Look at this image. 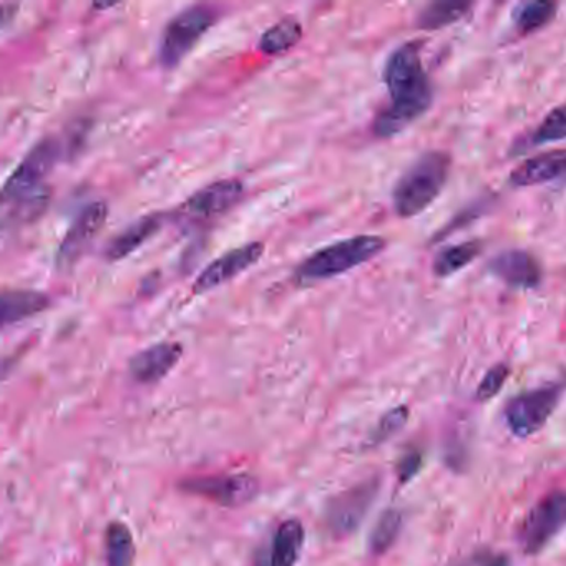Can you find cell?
I'll return each mask as SVG.
<instances>
[{"instance_id": "6da1fadb", "label": "cell", "mask_w": 566, "mask_h": 566, "mask_svg": "<svg viewBox=\"0 0 566 566\" xmlns=\"http://www.w3.org/2000/svg\"><path fill=\"white\" fill-rule=\"evenodd\" d=\"M384 81L391 104L375 119L374 133L381 139H391L424 116L434 97L418 42L402 44L389 55Z\"/></svg>"}, {"instance_id": "7a4b0ae2", "label": "cell", "mask_w": 566, "mask_h": 566, "mask_svg": "<svg viewBox=\"0 0 566 566\" xmlns=\"http://www.w3.org/2000/svg\"><path fill=\"white\" fill-rule=\"evenodd\" d=\"M450 173V156L444 152H427L415 160L395 183L392 199L401 218L421 215L437 199Z\"/></svg>"}, {"instance_id": "3957f363", "label": "cell", "mask_w": 566, "mask_h": 566, "mask_svg": "<svg viewBox=\"0 0 566 566\" xmlns=\"http://www.w3.org/2000/svg\"><path fill=\"white\" fill-rule=\"evenodd\" d=\"M384 248V238L374 237V235H359V237L337 241L306 258L297 268L294 277L300 284L330 280L368 263L372 258L381 254Z\"/></svg>"}, {"instance_id": "277c9868", "label": "cell", "mask_w": 566, "mask_h": 566, "mask_svg": "<svg viewBox=\"0 0 566 566\" xmlns=\"http://www.w3.org/2000/svg\"><path fill=\"white\" fill-rule=\"evenodd\" d=\"M58 156H61V145L57 140L44 139L39 142L6 182L4 193H2L4 202L22 205L25 211L31 209L35 202H45L41 196V189L48 173L57 163Z\"/></svg>"}, {"instance_id": "5b68a950", "label": "cell", "mask_w": 566, "mask_h": 566, "mask_svg": "<svg viewBox=\"0 0 566 566\" xmlns=\"http://www.w3.org/2000/svg\"><path fill=\"white\" fill-rule=\"evenodd\" d=\"M215 21V12L203 6L186 9L173 18L163 31L160 45V62L163 68L178 67Z\"/></svg>"}, {"instance_id": "8992f818", "label": "cell", "mask_w": 566, "mask_h": 566, "mask_svg": "<svg viewBox=\"0 0 566 566\" xmlns=\"http://www.w3.org/2000/svg\"><path fill=\"white\" fill-rule=\"evenodd\" d=\"M562 399V388L549 384L522 392L507 402L503 418L516 437H530L548 422Z\"/></svg>"}, {"instance_id": "52a82bcc", "label": "cell", "mask_w": 566, "mask_h": 566, "mask_svg": "<svg viewBox=\"0 0 566 566\" xmlns=\"http://www.w3.org/2000/svg\"><path fill=\"white\" fill-rule=\"evenodd\" d=\"M566 526V492L556 490L532 507L520 526V545L529 555L542 552Z\"/></svg>"}, {"instance_id": "ba28073f", "label": "cell", "mask_w": 566, "mask_h": 566, "mask_svg": "<svg viewBox=\"0 0 566 566\" xmlns=\"http://www.w3.org/2000/svg\"><path fill=\"white\" fill-rule=\"evenodd\" d=\"M178 487L189 496L203 497L216 505L228 509L247 505L260 492V483L248 474L192 477L182 480Z\"/></svg>"}, {"instance_id": "9c48e42d", "label": "cell", "mask_w": 566, "mask_h": 566, "mask_svg": "<svg viewBox=\"0 0 566 566\" xmlns=\"http://www.w3.org/2000/svg\"><path fill=\"white\" fill-rule=\"evenodd\" d=\"M264 254V244L261 241L235 248L228 253L219 257L218 260L209 263L196 277L193 284V293L203 294L216 290L225 283H230L235 277L240 276L244 271L257 264Z\"/></svg>"}, {"instance_id": "30bf717a", "label": "cell", "mask_w": 566, "mask_h": 566, "mask_svg": "<svg viewBox=\"0 0 566 566\" xmlns=\"http://www.w3.org/2000/svg\"><path fill=\"white\" fill-rule=\"evenodd\" d=\"M108 216V208L104 202L90 203L87 208L81 209L80 215L72 222L70 230L65 235L61 248H58V268H70L78 260L85 248L97 237L101 230L105 219Z\"/></svg>"}, {"instance_id": "8fae6325", "label": "cell", "mask_w": 566, "mask_h": 566, "mask_svg": "<svg viewBox=\"0 0 566 566\" xmlns=\"http://www.w3.org/2000/svg\"><path fill=\"white\" fill-rule=\"evenodd\" d=\"M378 482L361 483L334 500L329 510V525L337 535H349L361 525L378 493Z\"/></svg>"}, {"instance_id": "7c38bea8", "label": "cell", "mask_w": 566, "mask_h": 566, "mask_svg": "<svg viewBox=\"0 0 566 566\" xmlns=\"http://www.w3.org/2000/svg\"><path fill=\"white\" fill-rule=\"evenodd\" d=\"M243 192L244 186L240 179H219L189 196L188 202L185 203V209L195 218H215L230 211L240 202Z\"/></svg>"}, {"instance_id": "4fadbf2b", "label": "cell", "mask_w": 566, "mask_h": 566, "mask_svg": "<svg viewBox=\"0 0 566 566\" xmlns=\"http://www.w3.org/2000/svg\"><path fill=\"white\" fill-rule=\"evenodd\" d=\"M183 356L178 342H160L143 349L130 359V374L140 384H156L173 371Z\"/></svg>"}, {"instance_id": "5bb4252c", "label": "cell", "mask_w": 566, "mask_h": 566, "mask_svg": "<svg viewBox=\"0 0 566 566\" xmlns=\"http://www.w3.org/2000/svg\"><path fill=\"white\" fill-rule=\"evenodd\" d=\"M489 270L509 286L516 290H535L542 283V266L529 251L512 250L490 261Z\"/></svg>"}, {"instance_id": "9a60e30c", "label": "cell", "mask_w": 566, "mask_h": 566, "mask_svg": "<svg viewBox=\"0 0 566 566\" xmlns=\"http://www.w3.org/2000/svg\"><path fill=\"white\" fill-rule=\"evenodd\" d=\"M566 175V150L540 153L520 163L510 173V183L523 186L543 185Z\"/></svg>"}, {"instance_id": "2e32d148", "label": "cell", "mask_w": 566, "mask_h": 566, "mask_svg": "<svg viewBox=\"0 0 566 566\" xmlns=\"http://www.w3.org/2000/svg\"><path fill=\"white\" fill-rule=\"evenodd\" d=\"M162 228V216H143L139 221L133 222L122 233L117 235L105 250V258L111 263L126 260L130 254L135 253L140 247L146 243L150 238L155 237Z\"/></svg>"}, {"instance_id": "e0dca14e", "label": "cell", "mask_w": 566, "mask_h": 566, "mask_svg": "<svg viewBox=\"0 0 566 566\" xmlns=\"http://www.w3.org/2000/svg\"><path fill=\"white\" fill-rule=\"evenodd\" d=\"M51 306V297L39 291L8 290L2 293V324L21 323Z\"/></svg>"}, {"instance_id": "ac0fdd59", "label": "cell", "mask_w": 566, "mask_h": 566, "mask_svg": "<svg viewBox=\"0 0 566 566\" xmlns=\"http://www.w3.org/2000/svg\"><path fill=\"white\" fill-rule=\"evenodd\" d=\"M304 545V526L300 520L281 523L271 545L270 566H294Z\"/></svg>"}, {"instance_id": "d6986e66", "label": "cell", "mask_w": 566, "mask_h": 566, "mask_svg": "<svg viewBox=\"0 0 566 566\" xmlns=\"http://www.w3.org/2000/svg\"><path fill=\"white\" fill-rule=\"evenodd\" d=\"M482 241H466V243L454 244L445 248L434 260V274L438 277H448L451 274L466 270L472 261L482 253Z\"/></svg>"}, {"instance_id": "ffe728a7", "label": "cell", "mask_w": 566, "mask_h": 566, "mask_svg": "<svg viewBox=\"0 0 566 566\" xmlns=\"http://www.w3.org/2000/svg\"><path fill=\"white\" fill-rule=\"evenodd\" d=\"M105 549H107L105 566H133L135 542L126 523L113 522L108 525L105 533Z\"/></svg>"}, {"instance_id": "44dd1931", "label": "cell", "mask_w": 566, "mask_h": 566, "mask_svg": "<svg viewBox=\"0 0 566 566\" xmlns=\"http://www.w3.org/2000/svg\"><path fill=\"white\" fill-rule=\"evenodd\" d=\"M558 6L548 0H532L523 2L513 11V22L522 35H530L546 28L555 19Z\"/></svg>"}, {"instance_id": "7402d4cb", "label": "cell", "mask_w": 566, "mask_h": 566, "mask_svg": "<svg viewBox=\"0 0 566 566\" xmlns=\"http://www.w3.org/2000/svg\"><path fill=\"white\" fill-rule=\"evenodd\" d=\"M303 37V25L297 19L286 18L268 29L260 39L261 52L280 55L293 48Z\"/></svg>"}, {"instance_id": "603a6c76", "label": "cell", "mask_w": 566, "mask_h": 566, "mask_svg": "<svg viewBox=\"0 0 566 566\" xmlns=\"http://www.w3.org/2000/svg\"><path fill=\"white\" fill-rule=\"evenodd\" d=\"M472 6L469 2H434L418 14L417 25L422 31H438L466 18Z\"/></svg>"}, {"instance_id": "cb8c5ba5", "label": "cell", "mask_w": 566, "mask_h": 566, "mask_svg": "<svg viewBox=\"0 0 566 566\" xmlns=\"http://www.w3.org/2000/svg\"><path fill=\"white\" fill-rule=\"evenodd\" d=\"M402 522H404V516L395 509L385 510L379 516L378 523L372 530L371 540H369V548L374 555H384L394 545L395 540L401 535Z\"/></svg>"}, {"instance_id": "d4e9b609", "label": "cell", "mask_w": 566, "mask_h": 566, "mask_svg": "<svg viewBox=\"0 0 566 566\" xmlns=\"http://www.w3.org/2000/svg\"><path fill=\"white\" fill-rule=\"evenodd\" d=\"M562 140H566V104L553 108L532 137L533 145H545Z\"/></svg>"}, {"instance_id": "484cf974", "label": "cell", "mask_w": 566, "mask_h": 566, "mask_svg": "<svg viewBox=\"0 0 566 566\" xmlns=\"http://www.w3.org/2000/svg\"><path fill=\"white\" fill-rule=\"evenodd\" d=\"M407 418L409 409L405 405L392 409L379 421L378 427H375L374 434H372V442L381 444V442L388 440V438L398 434L407 424Z\"/></svg>"}, {"instance_id": "4316f807", "label": "cell", "mask_w": 566, "mask_h": 566, "mask_svg": "<svg viewBox=\"0 0 566 566\" xmlns=\"http://www.w3.org/2000/svg\"><path fill=\"white\" fill-rule=\"evenodd\" d=\"M510 375V368L507 364H497L483 375L482 381H480L479 388H477V401L486 402L490 401V399L496 398L500 391H502L503 385H505L507 379Z\"/></svg>"}, {"instance_id": "83f0119b", "label": "cell", "mask_w": 566, "mask_h": 566, "mask_svg": "<svg viewBox=\"0 0 566 566\" xmlns=\"http://www.w3.org/2000/svg\"><path fill=\"white\" fill-rule=\"evenodd\" d=\"M422 457L417 451H411L399 464V479L401 482H409L421 469Z\"/></svg>"}]
</instances>
